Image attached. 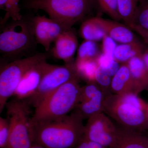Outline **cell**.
Returning a JSON list of instances; mask_svg holds the SVG:
<instances>
[{
  "mask_svg": "<svg viewBox=\"0 0 148 148\" xmlns=\"http://www.w3.org/2000/svg\"><path fill=\"white\" fill-rule=\"evenodd\" d=\"M47 61L32 66L24 74L13 95L17 99L26 100L36 92L48 64Z\"/></svg>",
  "mask_w": 148,
  "mask_h": 148,
  "instance_id": "obj_11",
  "label": "cell"
},
{
  "mask_svg": "<svg viewBox=\"0 0 148 148\" xmlns=\"http://www.w3.org/2000/svg\"><path fill=\"white\" fill-rule=\"evenodd\" d=\"M80 79L74 63L63 66L48 64L42 79L36 92L25 101L36 108L48 95L64 84Z\"/></svg>",
  "mask_w": 148,
  "mask_h": 148,
  "instance_id": "obj_8",
  "label": "cell"
},
{
  "mask_svg": "<svg viewBox=\"0 0 148 148\" xmlns=\"http://www.w3.org/2000/svg\"><path fill=\"white\" fill-rule=\"evenodd\" d=\"M106 95L102 90L93 98L77 103L75 112L80 115L84 119L103 112V106Z\"/></svg>",
  "mask_w": 148,
  "mask_h": 148,
  "instance_id": "obj_17",
  "label": "cell"
},
{
  "mask_svg": "<svg viewBox=\"0 0 148 148\" xmlns=\"http://www.w3.org/2000/svg\"><path fill=\"white\" fill-rule=\"evenodd\" d=\"M96 8L115 21L121 20L119 13L118 0H95Z\"/></svg>",
  "mask_w": 148,
  "mask_h": 148,
  "instance_id": "obj_26",
  "label": "cell"
},
{
  "mask_svg": "<svg viewBox=\"0 0 148 148\" xmlns=\"http://www.w3.org/2000/svg\"><path fill=\"white\" fill-rule=\"evenodd\" d=\"M145 45L140 41L117 45L114 58L120 64L127 63L131 58L142 55Z\"/></svg>",
  "mask_w": 148,
  "mask_h": 148,
  "instance_id": "obj_19",
  "label": "cell"
},
{
  "mask_svg": "<svg viewBox=\"0 0 148 148\" xmlns=\"http://www.w3.org/2000/svg\"><path fill=\"white\" fill-rule=\"evenodd\" d=\"M145 112L146 114H147V116L148 118V103L147 104V107H146Z\"/></svg>",
  "mask_w": 148,
  "mask_h": 148,
  "instance_id": "obj_34",
  "label": "cell"
},
{
  "mask_svg": "<svg viewBox=\"0 0 148 148\" xmlns=\"http://www.w3.org/2000/svg\"><path fill=\"white\" fill-rule=\"evenodd\" d=\"M103 111L122 127L140 132L148 130L145 111L127 103L120 95L111 93L106 96Z\"/></svg>",
  "mask_w": 148,
  "mask_h": 148,
  "instance_id": "obj_6",
  "label": "cell"
},
{
  "mask_svg": "<svg viewBox=\"0 0 148 148\" xmlns=\"http://www.w3.org/2000/svg\"><path fill=\"white\" fill-rule=\"evenodd\" d=\"M117 135L118 127L104 112L91 117L84 125L83 137L105 147L113 145Z\"/></svg>",
  "mask_w": 148,
  "mask_h": 148,
  "instance_id": "obj_9",
  "label": "cell"
},
{
  "mask_svg": "<svg viewBox=\"0 0 148 148\" xmlns=\"http://www.w3.org/2000/svg\"><path fill=\"white\" fill-rule=\"evenodd\" d=\"M7 119L9 123L10 133L5 148H29L33 144L32 117L30 106L24 100L16 99L8 102Z\"/></svg>",
  "mask_w": 148,
  "mask_h": 148,
  "instance_id": "obj_4",
  "label": "cell"
},
{
  "mask_svg": "<svg viewBox=\"0 0 148 148\" xmlns=\"http://www.w3.org/2000/svg\"><path fill=\"white\" fill-rule=\"evenodd\" d=\"M142 57L148 73V47H147L145 46L143 53H142Z\"/></svg>",
  "mask_w": 148,
  "mask_h": 148,
  "instance_id": "obj_32",
  "label": "cell"
},
{
  "mask_svg": "<svg viewBox=\"0 0 148 148\" xmlns=\"http://www.w3.org/2000/svg\"><path fill=\"white\" fill-rule=\"evenodd\" d=\"M98 18L106 34L116 42L126 44L140 41L132 29L126 25L115 20H109L99 16H98Z\"/></svg>",
  "mask_w": 148,
  "mask_h": 148,
  "instance_id": "obj_13",
  "label": "cell"
},
{
  "mask_svg": "<svg viewBox=\"0 0 148 148\" xmlns=\"http://www.w3.org/2000/svg\"><path fill=\"white\" fill-rule=\"evenodd\" d=\"M0 8L6 12L1 24L4 25L10 18L12 20L16 21L23 17L20 14L19 0H0Z\"/></svg>",
  "mask_w": 148,
  "mask_h": 148,
  "instance_id": "obj_23",
  "label": "cell"
},
{
  "mask_svg": "<svg viewBox=\"0 0 148 148\" xmlns=\"http://www.w3.org/2000/svg\"><path fill=\"white\" fill-rule=\"evenodd\" d=\"M131 29L140 35L146 44L148 45V30L138 28H132Z\"/></svg>",
  "mask_w": 148,
  "mask_h": 148,
  "instance_id": "obj_31",
  "label": "cell"
},
{
  "mask_svg": "<svg viewBox=\"0 0 148 148\" xmlns=\"http://www.w3.org/2000/svg\"><path fill=\"white\" fill-rule=\"evenodd\" d=\"M117 45L114 40L106 35L102 40L101 52L114 58V53Z\"/></svg>",
  "mask_w": 148,
  "mask_h": 148,
  "instance_id": "obj_29",
  "label": "cell"
},
{
  "mask_svg": "<svg viewBox=\"0 0 148 148\" xmlns=\"http://www.w3.org/2000/svg\"><path fill=\"white\" fill-rule=\"evenodd\" d=\"M54 42V46L51 50L53 57L62 60L66 64H74V55L78 44L75 30L72 28L65 30Z\"/></svg>",
  "mask_w": 148,
  "mask_h": 148,
  "instance_id": "obj_12",
  "label": "cell"
},
{
  "mask_svg": "<svg viewBox=\"0 0 148 148\" xmlns=\"http://www.w3.org/2000/svg\"><path fill=\"white\" fill-rule=\"evenodd\" d=\"M140 0H118L119 13L121 20L130 28Z\"/></svg>",
  "mask_w": 148,
  "mask_h": 148,
  "instance_id": "obj_21",
  "label": "cell"
},
{
  "mask_svg": "<svg viewBox=\"0 0 148 148\" xmlns=\"http://www.w3.org/2000/svg\"><path fill=\"white\" fill-rule=\"evenodd\" d=\"M32 27L36 44L43 47L46 51L60 35L67 30L61 24L45 15L32 18Z\"/></svg>",
  "mask_w": 148,
  "mask_h": 148,
  "instance_id": "obj_10",
  "label": "cell"
},
{
  "mask_svg": "<svg viewBox=\"0 0 148 148\" xmlns=\"http://www.w3.org/2000/svg\"><path fill=\"white\" fill-rule=\"evenodd\" d=\"M74 65L79 78L88 83H95V76L98 65L96 59L76 60Z\"/></svg>",
  "mask_w": 148,
  "mask_h": 148,
  "instance_id": "obj_20",
  "label": "cell"
},
{
  "mask_svg": "<svg viewBox=\"0 0 148 148\" xmlns=\"http://www.w3.org/2000/svg\"><path fill=\"white\" fill-rule=\"evenodd\" d=\"M79 79L64 84L48 95L35 108L32 123L65 116L77 104L81 86Z\"/></svg>",
  "mask_w": 148,
  "mask_h": 148,
  "instance_id": "obj_3",
  "label": "cell"
},
{
  "mask_svg": "<svg viewBox=\"0 0 148 148\" xmlns=\"http://www.w3.org/2000/svg\"><path fill=\"white\" fill-rule=\"evenodd\" d=\"M76 148H108L83 137Z\"/></svg>",
  "mask_w": 148,
  "mask_h": 148,
  "instance_id": "obj_30",
  "label": "cell"
},
{
  "mask_svg": "<svg viewBox=\"0 0 148 148\" xmlns=\"http://www.w3.org/2000/svg\"><path fill=\"white\" fill-rule=\"evenodd\" d=\"M111 91L119 95L135 93V86L127 63L121 64L119 70L112 78Z\"/></svg>",
  "mask_w": 148,
  "mask_h": 148,
  "instance_id": "obj_15",
  "label": "cell"
},
{
  "mask_svg": "<svg viewBox=\"0 0 148 148\" xmlns=\"http://www.w3.org/2000/svg\"><path fill=\"white\" fill-rule=\"evenodd\" d=\"M29 148H47L45 147H43V146L41 145H37V144H33V145L31 147Z\"/></svg>",
  "mask_w": 148,
  "mask_h": 148,
  "instance_id": "obj_33",
  "label": "cell"
},
{
  "mask_svg": "<svg viewBox=\"0 0 148 148\" xmlns=\"http://www.w3.org/2000/svg\"><path fill=\"white\" fill-rule=\"evenodd\" d=\"M148 30V0H140L130 29Z\"/></svg>",
  "mask_w": 148,
  "mask_h": 148,
  "instance_id": "obj_24",
  "label": "cell"
},
{
  "mask_svg": "<svg viewBox=\"0 0 148 148\" xmlns=\"http://www.w3.org/2000/svg\"><path fill=\"white\" fill-rule=\"evenodd\" d=\"M83 118L74 112L71 114L32 123L34 144L47 148L76 147L83 137Z\"/></svg>",
  "mask_w": 148,
  "mask_h": 148,
  "instance_id": "obj_1",
  "label": "cell"
},
{
  "mask_svg": "<svg viewBox=\"0 0 148 148\" xmlns=\"http://www.w3.org/2000/svg\"></svg>",
  "mask_w": 148,
  "mask_h": 148,
  "instance_id": "obj_35",
  "label": "cell"
},
{
  "mask_svg": "<svg viewBox=\"0 0 148 148\" xmlns=\"http://www.w3.org/2000/svg\"><path fill=\"white\" fill-rule=\"evenodd\" d=\"M10 133L9 123L7 118L0 117V148H5Z\"/></svg>",
  "mask_w": 148,
  "mask_h": 148,
  "instance_id": "obj_28",
  "label": "cell"
},
{
  "mask_svg": "<svg viewBox=\"0 0 148 148\" xmlns=\"http://www.w3.org/2000/svg\"><path fill=\"white\" fill-rule=\"evenodd\" d=\"M80 36L84 40L99 41L106 34L98 21V16L90 17L82 22L79 30Z\"/></svg>",
  "mask_w": 148,
  "mask_h": 148,
  "instance_id": "obj_18",
  "label": "cell"
},
{
  "mask_svg": "<svg viewBox=\"0 0 148 148\" xmlns=\"http://www.w3.org/2000/svg\"><path fill=\"white\" fill-rule=\"evenodd\" d=\"M32 18L22 17L3 27L0 34V52L8 57H14L27 52L36 42Z\"/></svg>",
  "mask_w": 148,
  "mask_h": 148,
  "instance_id": "obj_5",
  "label": "cell"
},
{
  "mask_svg": "<svg viewBox=\"0 0 148 148\" xmlns=\"http://www.w3.org/2000/svg\"><path fill=\"white\" fill-rule=\"evenodd\" d=\"M96 60L98 66L112 77L118 72L121 65L114 57L106 55L102 52Z\"/></svg>",
  "mask_w": 148,
  "mask_h": 148,
  "instance_id": "obj_25",
  "label": "cell"
},
{
  "mask_svg": "<svg viewBox=\"0 0 148 148\" xmlns=\"http://www.w3.org/2000/svg\"><path fill=\"white\" fill-rule=\"evenodd\" d=\"M29 9L42 10L66 29H71L96 8L95 0H27Z\"/></svg>",
  "mask_w": 148,
  "mask_h": 148,
  "instance_id": "obj_2",
  "label": "cell"
},
{
  "mask_svg": "<svg viewBox=\"0 0 148 148\" xmlns=\"http://www.w3.org/2000/svg\"><path fill=\"white\" fill-rule=\"evenodd\" d=\"M112 78L98 66L95 74V83L103 90L106 96L112 93L111 91Z\"/></svg>",
  "mask_w": 148,
  "mask_h": 148,
  "instance_id": "obj_27",
  "label": "cell"
},
{
  "mask_svg": "<svg viewBox=\"0 0 148 148\" xmlns=\"http://www.w3.org/2000/svg\"><path fill=\"white\" fill-rule=\"evenodd\" d=\"M47 53H39L23 59H16L1 67L0 71V113L14 95L22 77L30 68L47 60Z\"/></svg>",
  "mask_w": 148,
  "mask_h": 148,
  "instance_id": "obj_7",
  "label": "cell"
},
{
  "mask_svg": "<svg viewBox=\"0 0 148 148\" xmlns=\"http://www.w3.org/2000/svg\"><path fill=\"white\" fill-rule=\"evenodd\" d=\"M118 127L115 143L110 148H148V136L141 132Z\"/></svg>",
  "mask_w": 148,
  "mask_h": 148,
  "instance_id": "obj_14",
  "label": "cell"
},
{
  "mask_svg": "<svg viewBox=\"0 0 148 148\" xmlns=\"http://www.w3.org/2000/svg\"><path fill=\"white\" fill-rule=\"evenodd\" d=\"M134 86L135 93L148 88V73L142 55L135 56L127 63Z\"/></svg>",
  "mask_w": 148,
  "mask_h": 148,
  "instance_id": "obj_16",
  "label": "cell"
},
{
  "mask_svg": "<svg viewBox=\"0 0 148 148\" xmlns=\"http://www.w3.org/2000/svg\"><path fill=\"white\" fill-rule=\"evenodd\" d=\"M101 53L96 42L84 40L78 48L76 60L96 59Z\"/></svg>",
  "mask_w": 148,
  "mask_h": 148,
  "instance_id": "obj_22",
  "label": "cell"
}]
</instances>
